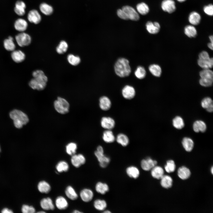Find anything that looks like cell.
<instances>
[{"label": "cell", "instance_id": "obj_34", "mask_svg": "<svg viewBox=\"0 0 213 213\" xmlns=\"http://www.w3.org/2000/svg\"><path fill=\"white\" fill-rule=\"evenodd\" d=\"M118 143L124 147L127 146L129 142V139L125 134L120 133L117 135L116 138Z\"/></svg>", "mask_w": 213, "mask_h": 213}, {"label": "cell", "instance_id": "obj_57", "mask_svg": "<svg viewBox=\"0 0 213 213\" xmlns=\"http://www.w3.org/2000/svg\"><path fill=\"white\" fill-rule=\"evenodd\" d=\"M73 213H82V212H81L78 210H75L73 211Z\"/></svg>", "mask_w": 213, "mask_h": 213}, {"label": "cell", "instance_id": "obj_10", "mask_svg": "<svg viewBox=\"0 0 213 213\" xmlns=\"http://www.w3.org/2000/svg\"><path fill=\"white\" fill-rule=\"evenodd\" d=\"M157 162L150 157L142 159L141 162V166L144 170L148 171L151 170L156 165Z\"/></svg>", "mask_w": 213, "mask_h": 213}, {"label": "cell", "instance_id": "obj_58", "mask_svg": "<svg viewBox=\"0 0 213 213\" xmlns=\"http://www.w3.org/2000/svg\"><path fill=\"white\" fill-rule=\"evenodd\" d=\"M104 213H111V212L109 210H104Z\"/></svg>", "mask_w": 213, "mask_h": 213}, {"label": "cell", "instance_id": "obj_13", "mask_svg": "<svg viewBox=\"0 0 213 213\" xmlns=\"http://www.w3.org/2000/svg\"><path fill=\"white\" fill-rule=\"evenodd\" d=\"M115 122L113 119L109 117H104L101 120V127L106 130H111L115 125Z\"/></svg>", "mask_w": 213, "mask_h": 213}, {"label": "cell", "instance_id": "obj_61", "mask_svg": "<svg viewBox=\"0 0 213 213\" xmlns=\"http://www.w3.org/2000/svg\"><path fill=\"white\" fill-rule=\"evenodd\" d=\"M38 212V213H45V212H44V211H39V212Z\"/></svg>", "mask_w": 213, "mask_h": 213}, {"label": "cell", "instance_id": "obj_49", "mask_svg": "<svg viewBox=\"0 0 213 213\" xmlns=\"http://www.w3.org/2000/svg\"><path fill=\"white\" fill-rule=\"evenodd\" d=\"M176 166L174 161L172 160H168L164 166L166 171L168 173L173 172L175 170Z\"/></svg>", "mask_w": 213, "mask_h": 213}, {"label": "cell", "instance_id": "obj_48", "mask_svg": "<svg viewBox=\"0 0 213 213\" xmlns=\"http://www.w3.org/2000/svg\"><path fill=\"white\" fill-rule=\"evenodd\" d=\"M201 104L202 107L206 110L213 107L212 100L209 97L204 98L202 100Z\"/></svg>", "mask_w": 213, "mask_h": 213}, {"label": "cell", "instance_id": "obj_56", "mask_svg": "<svg viewBox=\"0 0 213 213\" xmlns=\"http://www.w3.org/2000/svg\"><path fill=\"white\" fill-rule=\"evenodd\" d=\"M208 46L210 49L213 50V43L210 42L208 44Z\"/></svg>", "mask_w": 213, "mask_h": 213}, {"label": "cell", "instance_id": "obj_42", "mask_svg": "<svg viewBox=\"0 0 213 213\" xmlns=\"http://www.w3.org/2000/svg\"><path fill=\"white\" fill-rule=\"evenodd\" d=\"M136 9L140 14L143 15L147 14L149 11L148 6L144 2L138 4L136 6Z\"/></svg>", "mask_w": 213, "mask_h": 213}, {"label": "cell", "instance_id": "obj_47", "mask_svg": "<svg viewBox=\"0 0 213 213\" xmlns=\"http://www.w3.org/2000/svg\"><path fill=\"white\" fill-rule=\"evenodd\" d=\"M199 75L201 78H213V72L210 69H203L200 72Z\"/></svg>", "mask_w": 213, "mask_h": 213}, {"label": "cell", "instance_id": "obj_15", "mask_svg": "<svg viewBox=\"0 0 213 213\" xmlns=\"http://www.w3.org/2000/svg\"><path fill=\"white\" fill-rule=\"evenodd\" d=\"M71 162L74 167L78 168L85 163V159L84 156L81 154H74L72 155Z\"/></svg>", "mask_w": 213, "mask_h": 213}, {"label": "cell", "instance_id": "obj_22", "mask_svg": "<svg viewBox=\"0 0 213 213\" xmlns=\"http://www.w3.org/2000/svg\"><path fill=\"white\" fill-rule=\"evenodd\" d=\"M41 208L45 210H53L54 207L51 199L49 197L42 199L40 202Z\"/></svg>", "mask_w": 213, "mask_h": 213}, {"label": "cell", "instance_id": "obj_27", "mask_svg": "<svg viewBox=\"0 0 213 213\" xmlns=\"http://www.w3.org/2000/svg\"><path fill=\"white\" fill-rule=\"evenodd\" d=\"M193 129L196 132H204L206 128L205 123L201 120H197L194 122L193 125Z\"/></svg>", "mask_w": 213, "mask_h": 213}, {"label": "cell", "instance_id": "obj_52", "mask_svg": "<svg viewBox=\"0 0 213 213\" xmlns=\"http://www.w3.org/2000/svg\"><path fill=\"white\" fill-rule=\"evenodd\" d=\"M204 11L209 16H212L213 14V6L210 4L206 6L204 8Z\"/></svg>", "mask_w": 213, "mask_h": 213}, {"label": "cell", "instance_id": "obj_35", "mask_svg": "<svg viewBox=\"0 0 213 213\" xmlns=\"http://www.w3.org/2000/svg\"><path fill=\"white\" fill-rule=\"evenodd\" d=\"M93 206L94 208L99 211H104L107 206V203L104 199H98L94 202Z\"/></svg>", "mask_w": 213, "mask_h": 213}, {"label": "cell", "instance_id": "obj_55", "mask_svg": "<svg viewBox=\"0 0 213 213\" xmlns=\"http://www.w3.org/2000/svg\"><path fill=\"white\" fill-rule=\"evenodd\" d=\"M2 213H13V212L10 209H8V208H4L1 211Z\"/></svg>", "mask_w": 213, "mask_h": 213}, {"label": "cell", "instance_id": "obj_17", "mask_svg": "<svg viewBox=\"0 0 213 213\" xmlns=\"http://www.w3.org/2000/svg\"><path fill=\"white\" fill-rule=\"evenodd\" d=\"M111 102L107 96H103L101 97L99 100V106L100 109L103 111L109 110L111 107Z\"/></svg>", "mask_w": 213, "mask_h": 213}, {"label": "cell", "instance_id": "obj_18", "mask_svg": "<svg viewBox=\"0 0 213 213\" xmlns=\"http://www.w3.org/2000/svg\"><path fill=\"white\" fill-rule=\"evenodd\" d=\"M11 57L14 62L19 63L23 62L25 59V53L20 50H14L12 51Z\"/></svg>", "mask_w": 213, "mask_h": 213}, {"label": "cell", "instance_id": "obj_40", "mask_svg": "<svg viewBox=\"0 0 213 213\" xmlns=\"http://www.w3.org/2000/svg\"><path fill=\"white\" fill-rule=\"evenodd\" d=\"M68 48V45L65 41H61L56 48L57 52L59 54H63L65 53Z\"/></svg>", "mask_w": 213, "mask_h": 213}, {"label": "cell", "instance_id": "obj_28", "mask_svg": "<svg viewBox=\"0 0 213 213\" xmlns=\"http://www.w3.org/2000/svg\"><path fill=\"white\" fill-rule=\"evenodd\" d=\"M102 139L105 142L110 143L114 142L115 140V138L111 130H106L103 133Z\"/></svg>", "mask_w": 213, "mask_h": 213}, {"label": "cell", "instance_id": "obj_14", "mask_svg": "<svg viewBox=\"0 0 213 213\" xmlns=\"http://www.w3.org/2000/svg\"><path fill=\"white\" fill-rule=\"evenodd\" d=\"M26 7V4L24 1L20 0H17L15 3L14 11L18 15L23 16L25 13Z\"/></svg>", "mask_w": 213, "mask_h": 213}, {"label": "cell", "instance_id": "obj_1", "mask_svg": "<svg viewBox=\"0 0 213 213\" xmlns=\"http://www.w3.org/2000/svg\"><path fill=\"white\" fill-rule=\"evenodd\" d=\"M114 68L116 74L121 78L129 76L131 71L129 60L124 58L118 59L114 64Z\"/></svg>", "mask_w": 213, "mask_h": 213}, {"label": "cell", "instance_id": "obj_3", "mask_svg": "<svg viewBox=\"0 0 213 213\" xmlns=\"http://www.w3.org/2000/svg\"><path fill=\"white\" fill-rule=\"evenodd\" d=\"M48 78L44 72H41L33 77L29 83L30 87L34 90H42L46 88Z\"/></svg>", "mask_w": 213, "mask_h": 213}, {"label": "cell", "instance_id": "obj_23", "mask_svg": "<svg viewBox=\"0 0 213 213\" xmlns=\"http://www.w3.org/2000/svg\"><path fill=\"white\" fill-rule=\"evenodd\" d=\"M191 174V172L190 170L184 166L180 167L178 171V177L183 180L188 179L190 177Z\"/></svg>", "mask_w": 213, "mask_h": 213}, {"label": "cell", "instance_id": "obj_50", "mask_svg": "<svg viewBox=\"0 0 213 213\" xmlns=\"http://www.w3.org/2000/svg\"><path fill=\"white\" fill-rule=\"evenodd\" d=\"M213 78L207 79L200 78L199 80V83L202 86L208 87L211 86L212 85Z\"/></svg>", "mask_w": 213, "mask_h": 213}, {"label": "cell", "instance_id": "obj_53", "mask_svg": "<svg viewBox=\"0 0 213 213\" xmlns=\"http://www.w3.org/2000/svg\"><path fill=\"white\" fill-rule=\"evenodd\" d=\"M117 14L118 16L122 19L128 20L125 12L122 9H118L117 11Z\"/></svg>", "mask_w": 213, "mask_h": 213}, {"label": "cell", "instance_id": "obj_2", "mask_svg": "<svg viewBox=\"0 0 213 213\" xmlns=\"http://www.w3.org/2000/svg\"><path fill=\"white\" fill-rule=\"evenodd\" d=\"M9 116L13 120L14 126L20 129L29 122L28 116L22 111L16 109L12 110L9 113Z\"/></svg>", "mask_w": 213, "mask_h": 213}, {"label": "cell", "instance_id": "obj_33", "mask_svg": "<svg viewBox=\"0 0 213 213\" xmlns=\"http://www.w3.org/2000/svg\"><path fill=\"white\" fill-rule=\"evenodd\" d=\"M39 7L41 12L44 14L46 15L51 14L53 12L52 7L45 3L41 4Z\"/></svg>", "mask_w": 213, "mask_h": 213}, {"label": "cell", "instance_id": "obj_32", "mask_svg": "<svg viewBox=\"0 0 213 213\" xmlns=\"http://www.w3.org/2000/svg\"><path fill=\"white\" fill-rule=\"evenodd\" d=\"M161 179L160 183L163 187L168 188L172 187L173 180L170 176L168 175H164Z\"/></svg>", "mask_w": 213, "mask_h": 213}, {"label": "cell", "instance_id": "obj_11", "mask_svg": "<svg viewBox=\"0 0 213 213\" xmlns=\"http://www.w3.org/2000/svg\"><path fill=\"white\" fill-rule=\"evenodd\" d=\"M161 8L164 11L171 13L176 9L175 3L173 0H164L161 3Z\"/></svg>", "mask_w": 213, "mask_h": 213}, {"label": "cell", "instance_id": "obj_60", "mask_svg": "<svg viewBox=\"0 0 213 213\" xmlns=\"http://www.w3.org/2000/svg\"><path fill=\"white\" fill-rule=\"evenodd\" d=\"M211 173H212V174H213V167H212V168H211Z\"/></svg>", "mask_w": 213, "mask_h": 213}, {"label": "cell", "instance_id": "obj_51", "mask_svg": "<svg viewBox=\"0 0 213 213\" xmlns=\"http://www.w3.org/2000/svg\"><path fill=\"white\" fill-rule=\"evenodd\" d=\"M21 211L23 213H34L35 212L36 210L32 206L24 204L22 206Z\"/></svg>", "mask_w": 213, "mask_h": 213}, {"label": "cell", "instance_id": "obj_20", "mask_svg": "<svg viewBox=\"0 0 213 213\" xmlns=\"http://www.w3.org/2000/svg\"><path fill=\"white\" fill-rule=\"evenodd\" d=\"M80 196L83 201L88 202L92 200L93 196V193L91 189L85 188L80 191Z\"/></svg>", "mask_w": 213, "mask_h": 213}, {"label": "cell", "instance_id": "obj_30", "mask_svg": "<svg viewBox=\"0 0 213 213\" xmlns=\"http://www.w3.org/2000/svg\"><path fill=\"white\" fill-rule=\"evenodd\" d=\"M182 144L185 151L188 152L191 151L194 146L193 141L191 138L188 137H185L183 139Z\"/></svg>", "mask_w": 213, "mask_h": 213}, {"label": "cell", "instance_id": "obj_29", "mask_svg": "<svg viewBox=\"0 0 213 213\" xmlns=\"http://www.w3.org/2000/svg\"><path fill=\"white\" fill-rule=\"evenodd\" d=\"M57 207L60 210L64 209L68 206V203L66 199L63 196H58L55 201Z\"/></svg>", "mask_w": 213, "mask_h": 213}, {"label": "cell", "instance_id": "obj_45", "mask_svg": "<svg viewBox=\"0 0 213 213\" xmlns=\"http://www.w3.org/2000/svg\"><path fill=\"white\" fill-rule=\"evenodd\" d=\"M134 74L137 78L139 79H142L144 78L146 76V70L143 67L138 66L135 70Z\"/></svg>", "mask_w": 213, "mask_h": 213}, {"label": "cell", "instance_id": "obj_44", "mask_svg": "<svg viewBox=\"0 0 213 213\" xmlns=\"http://www.w3.org/2000/svg\"><path fill=\"white\" fill-rule=\"evenodd\" d=\"M77 148V144L74 142H70L66 146L67 153L70 155H73L75 154Z\"/></svg>", "mask_w": 213, "mask_h": 213}, {"label": "cell", "instance_id": "obj_19", "mask_svg": "<svg viewBox=\"0 0 213 213\" xmlns=\"http://www.w3.org/2000/svg\"><path fill=\"white\" fill-rule=\"evenodd\" d=\"M126 172L128 177L134 179L137 178L140 175L139 169L134 166H130L128 167L126 169Z\"/></svg>", "mask_w": 213, "mask_h": 213}, {"label": "cell", "instance_id": "obj_41", "mask_svg": "<svg viewBox=\"0 0 213 213\" xmlns=\"http://www.w3.org/2000/svg\"><path fill=\"white\" fill-rule=\"evenodd\" d=\"M65 193L67 197L72 200H76L78 197V195L75 190L70 186L67 187Z\"/></svg>", "mask_w": 213, "mask_h": 213}, {"label": "cell", "instance_id": "obj_9", "mask_svg": "<svg viewBox=\"0 0 213 213\" xmlns=\"http://www.w3.org/2000/svg\"><path fill=\"white\" fill-rule=\"evenodd\" d=\"M122 94L123 97L127 99H133L135 95V88L132 86L127 85H125L122 91Z\"/></svg>", "mask_w": 213, "mask_h": 213}, {"label": "cell", "instance_id": "obj_24", "mask_svg": "<svg viewBox=\"0 0 213 213\" xmlns=\"http://www.w3.org/2000/svg\"><path fill=\"white\" fill-rule=\"evenodd\" d=\"M95 190L98 193L101 194H104L109 191V187L106 183L99 182L96 185Z\"/></svg>", "mask_w": 213, "mask_h": 213}, {"label": "cell", "instance_id": "obj_21", "mask_svg": "<svg viewBox=\"0 0 213 213\" xmlns=\"http://www.w3.org/2000/svg\"><path fill=\"white\" fill-rule=\"evenodd\" d=\"M199 65L203 69H210L213 65L212 58L208 59H198L197 61Z\"/></svg>", "mask_w": 213, "mask_h": 213}, {"label": "cell", "instance_id": "obj_7", "mask_svg": "<svg viewBox=\"0 0 213 213\" xmlns=\"http://www.w3.org/2000/svg\"><path fill=\"white\" fill-rule=\"evenodd\" d=\"M125 12L128 20L133 21H137L139 19V16L138 13L132 7L125 6L122 9Z\"/></svg>", "mask_w": 213, "mask_h": 213}, {"label": "cell", "instance_id": "obj_46", "mask_svg": "<svg viewBox=\"0 0 213 213\" xmlns=\"http://www.w3.org/2000/svg\"><path fill=\"white\" fill-rule=\"evenodd\" d=\"M56 169L59 172H67L69 169V166L68 163L65 161H61L56 166Z\"/></svg>", "mask_w": 213, "mask_h": 213}, {"label": "cell", "instance_id": "obj_37", "mask_svg": "<svg viewBox=\"0 0 213 213\" xmlns=\"http://www.w3.org/2000/svg\"><path fill=\"white\" fill-rule=\"evenodd\" d=\"M149 69L151 73L156 77H160L162 74V69L161 67L157 64H153L150 65Z\"/></svg>", "mask_w": 213, "mask_h": 213}, {"label": "cell", "instance_id": "obj_38", "mask_svg": "<svg viewBox=\"0 0 213 213\" xmlns=\"http://www.w3.org/2000/svg\"><path fill=\"white\" fill-rule=\"evenodd\" d=\"M184 33L188 37L194 38L195 37L197 34V30L195 28L191 25H187L184 28Z\"/></svg>", "mask_w": 213, "mask_h": 213}, {"label": "cell", "instance_id": "obj_54", "mask_svg": "<svg viewBox=\"0 0 213 213\" xmlns=\"http://www.w3.org/2000/svg\"><path fill=\"white\" fill-rule=\"evenodd\" d=\"M210 58L208 53L205 51L201 52L199 54V59H208Z\"/></svg>", "mask_w": 213, "mask_h": 213}, {"label": "cell", "instance_id": "obj_43", "mask_svg": "<svg viewBox=\"0 0 213 213\" xmlns=\"http://www.w3.org/2000/svg\"><path fill=\"white\" fill-rule=\"evenodd\" d=\"M174 127L177 129H181L184 126V123L182 118L180 116L175 117L172 120Z\"/></svg>", "mask_w": 213, "mask_h": 213}, {"label": "cell", "instance_id": "obj_31", "mask_svg": "<svg viewBox=\"0 0 213 213\" xmlns=\"http://www.w3.org/2000/svg\"><path fill=\"white\" fill-rule=\"evenodd\" d=\"M188 19L190 23L194 25H196L199 23L201 17L198 12H193L189 14Z\"/></svg>", "mask_w": 213, "mask_h": 213}, {"label": "cell", "instance_id": "obj_59", "mask_svg": "<svg viewBox=\"0 0 213 213\" xmlns=\"http://www.w3.org/2000/svg\"><path fill=\"white\" fill-rule=\"evenodd\" d=\"M177 0L179 2H182L186 0Z\"/></svg>", "mask_w": 213, "mask_h": 213}, {"label": "cell", "instance_id": "obj_39", "mask_svg": "<svg viewBox=\"0 0 213 213\" xmlns=\"http://www.w3.org/2000/svg\"><path fill=\"white\" fill-rule=\"evenodd\" d=\"M67 59L70 64L74 66L78 65L81 62V59L79 56L72 54L67 55Z\"/></svg>", "mask_w": 213, "mask_h": 213}, {"label": "cell", "instance_id": "obj_36", "mask_svg": "<svg viewBox=\"0 0 213 213\" xmlns=\"http://www.w3.org/2000/svg\"><path fill=\"white\" fill-rule=\"evenodd\" d=\"M38 188L40 192L47 193L50 191L51 186L47 182L45 181H42L38 183Z\"/></svg>", "mask_w": 213, "mask_h": 213}, {"label": "cell", "instance_id": "obj_8", "mask_svg": "<svg viewBox=\"0 0 213 213\" xmlns=\"http://www.w3.org/2000/svg\"><path fill=\"white\" fill-rule=\"evenodd\" d=\"M27 18L30 22L35 24L39 23L41 20V17L39 12L36 9H33L28 12Z\"/></svg>", "mask_w": 213, "mask_h": 213}, {"label": "cell", "instance_id": "obj_5", "mask_svg": "<svg viewBox=\"0 0 213 213\" xmlns=\"http://www.w3.org/2000/svg\"><path fill=\"white\" fill-rule=\"evenodd\" d=\"M15 39L17 44L21 47L28 46L32 41L30 36L24 32H20L17 35L15 36Z\"/></svg>", "mask_w": 213, "mask_h": 213}, {"label": "cell", "instance_id": "obj_26", "mask_svg": "<svg viewBox=\"0 0 213 213\" xmlns=\"http://www.w3.org/2000/svg\"><path fill=\"white\" fill-rule=\"evenodd\" d=\"M151 170V175L154 178L157 179H161L164 175V170L160 166H155Z\"/></svg>", "mask_w": 213, "mask_h": 213}, {"label": "cell", "instance_id": "obj_4", "mask_svg": "<svg viewBox=\"0 0 213 213\" xmlns=\"http://www.w3.org/2000/svg\"><path fill=\"white\" fill-rule=\"evenodd\" d=\"M54 107L58 113L64 114L67 113L70 109V104L65 99L60 97H58L54 103Z\"/></svg>", "mask_w": 213, "mask_h": 213}, {"label": "cell", "instance_id": "obj_6", "mask_svg": "<svg viewBox=\"0 0 213 213\" xmlns=\"http://www.w3.org/2000/svg\"><path fill=\"white\" fill-rule=\"evenodd\" d=\"M94 154L99 162L100 166L102 168L106 167L109 163L110 159L109 157L105 155L104 152L96 151Z\"/></svg>", "mask_w": 213, "mask_h": 213}, {"label": "cell", "instance_id": "obj_62", "mask_svg": "<svg viewBox=\"0 0 213 213\" xmlns=\"http://www.w3.org/2000/svg\"><path fill=\"white\" fill-rule=\"evenodd\" d=\"M1 151V149L0 146V152Z\"/></svg>", "mask_w": 213, "mask_h": 213}, {"label": "cell", "instance_id": "obj_25", "mask_svg": "<svg viewBox=\"0 0 213 213\" xmlns=\"http://www.w3.org/2000/svg\"><path fill=\"white\" fill-rule=\"evenodd\" d=\"M4 48L7 51H13L15 49L16 46L14 42L13 38L9 36L7 38L5 39L3 42Z\"/></svg>", "mask_w": 213, "mask_h": 213}, {"label": "cell", "instance_id": "obj_16", "mask_svg": "<svg viewBox=\"0 0 213 213\" xmlns=\"http://www.w3.org/2000/svg\"><path fill=\"white\" fill-rule=\"evenodd\" d=\"M146 29L148 32L151 34H156L160 30V26L157 22H148L146 24Z\"/></svg>", "mask_w": 213, "mask_h": 213}, {"label": "cell", "instance_id": "obj_12", "mask_svg": "<svg viewBox=\"0 0 213 213\" xmlns=\"http://www.w3.org/2000/svg\"><path fill=\"white\" fill-rule=\"evenodd\" d=\"M14 27L17 31L20 32H24L27 29L28 24L24 19L20 18L17 19L14 23Z\"/></svg>", "mask_w": 213, "mask_h": 213}]
</instances>
